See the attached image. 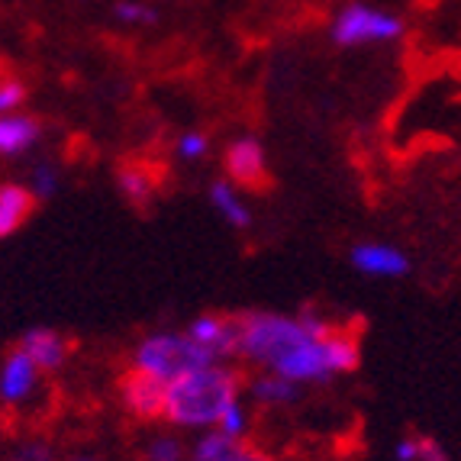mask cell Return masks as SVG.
<instances>
[{"label": "cell", "instance_id": "cell-1", "mask_svg": "<svg viewBox=\"0 0 461 461\" xmlns=\"http://www.w3.org/2000/svg\"><path fill=\"white\" fill-rule=\"evenodd\" d=\"M239 358L258 371L287 377L297 387H310L352 375L362 362V342L313 307L291 316L252 310L239 316Z\"/></svg>", "mask_w": 461, "mask_h": 461}, {"label": "cell", "instance_id": "cell-2", "mask_svg": "<svg viewBox=\"0 0 461 461\" xmlns=\"http://www.w3.org/2000/svg\"><path fill=\"white\" fill-rule=\"evenodd\" d=\"M242 377L230 362L200 365L165 384L162 420L177 432H207L216 426L226 407L242 400Z\"/></svg>", "mask_w": 461, "mask_h": 461}, {"label": "cell", "instance_id": "cell-3", "mask_svg": "<svg viewBox=\"0 0 461 461\" xmlns=\"http://www.w3.org/2000/svg\"><path fill=\"white\" fill-rule=\"evenodd\" d=\"M200 365H213V362L185 336V330L146 332V336L130 348V371L155 377V381H162V384H171L175 377L187 375V371L200 368Z\"/></svg>", "mask_w": 461, "mask_h": 461}, {"label": "cell", "instance_id": "cell-4", "mask_svg": "<svg viewBox=\"0 0 461 461\" xmlns=\"http://www.w3.org/2000/svg\"><path fill=\"white\" fill-rule=\"evenodd\" d=\"M407 23L397 14L381 7H371L362 0H352L332 16L330 36L339 49H358V46H384V42H397L403 36Z\"/></svg>", "mask_w": 461, "mask_h": 461}, {"label": "cell", "instance_id": "cell-5", "mask_svg": "<svg viewBox=\"0 0 461 461\" xmlns=\"http://www.w3.org/2000/svg\"><path fill=\"white\" fill-rule=\"evenodd\" d=\"M46 375L20 348H10L0 358V407L7 413H26L42 393Z\"/></svg>", "mask_w": 461, "mask_h": 461}, {"label": "cell", "instance_id": "cell-6", "mask_svg": "<svg viewBox=\"0 0 461 461\" xmlns=\"http://www.w3.org/2000/svg\"><path fill=\"white\" fill-rule=\"evenodd\" d=\"M185 336L210 362H230L239 355V316L200 313L185 326Z\"/></svg>", "mask_w": 461, "mask_h": 461}, {"label": "cell", "instance_id": "cell-7", "mask_svg": "<svg viewBox=\"0 0 461 461\" xmlns=\"http://www.w3.org/2000/svg\"><path fill=\"white\" fill-rule=\"evenodd\" d=\"M223 171L226 181L236 187H262L268 181V152H265V142L252 132H242V136L230 139L223 152Z\"/></svg>", "mask_w": 461, "mask_h": 461}, {"label": "cell", "instance_id": "cell-8", "mask_svg": "<svg viewBox=\"0 0 461 461\" xmlns=\"http://www.w3.org/2000/svg\"><path fill=\"white\" fill-rule=\"evenodd\" d=\"M116 400L120 410L136 423H158L165 413V384L139 371H126L116 384Z\"/></svg>", "mask_w": 461, "mask_h": 461}, {"label": "cell", "instance_id": "cell-9", "mask_svg": "<svg viewBox=\"0 0 461 461\" xmlns=\"http://www.w3.org/2000/svg\"><path fill=\"white\" fill-rule=\"evenodd\" d=\"M348 262L358 275L365 277H381V281H397V277L410 275V258L403 249L391 246V242H355L348 252Z\"/></svg>", "mask_w": 461, "mask_h": 461}, {"label": "cell", "instance_id": "cell-10", "mask_svg": "<svg viewBox=\"0 0 461 461\" xmlns=\"http://www.w3.org/2000/svg\"><path fill=\"white\" fill-rule=\"evenodd\" d=\"M16 348L36 365L42 375H59L71 358V342L52 326H32L20 336Z\"/></svg>", "mask_w": 461, "mask_h": 461}, {"label": "cell", "instance_id": "cell-11", "mask_svg": "<svg viewBox=\"0 0 461 461\" xmlns=\"http://www.w3.org/2000/svg\"><path fill=\"white\" fill-rule=\"evenodd\" d=\"M42 142V123L36 116L16 110V113H0V158H20L30 155Z\"/></svg>", "mask_w": 461, "mask_h": 461}, {"label": "cell", "instance_id": "cell-12", "mask_svg": "<svg viewBox=\"0 0 461 461\" xmlns=\"http://www.w3.org/2000/svg\"><path fill=\"white\" fill-rule=\"evenodd\" d=\"M258 448L249 446V438H230L223 432H200L187 446V461H255Z\"/></svg>", "mask_w": 461, "mask_h": 461}, {"label": "cell", "instance_id": "cell-13", "mask_svg": "<svg viewBox=\"0 0 461 461\" xmlns=\"http://www.w3.org/2000/svg\"><path fill=\"white\" fill-rule=\"evenodd\" d=\"M36 203L39 200L32 197L26 185H16V181H4L0 185V242L16 236V232L30 223Z\"/></svg>", "mask_w": 461, "mask_h": 461}, {"label": "cell", "instance_id": "cell-14", "mask_svg": "<svg viewBox=\"0 0 461 461\" xmlns=\"http://www.w3.org/2000/svg\"><path fill=\"white\" fill-rule=\"evenodd\" d=\"M300 391H303V387H297L294 381H287V377H281V375H271V371H258L246 384L249 400H252L255 407H265V410L291 407V403L300 400Z\"/></svg>", "mask_w": 461, "mask_h": 461}, {"label": "cell", "instance_id": "cell-15", "mask_svg": "<svg viewBox=\"0 0 461 461\" xmlns=\"http://www.w3.org/2000/svg\"><path fill=\"white\" fill-rule=\"evenodd\" d=\"M207 200L226 226H232V230H249V226H252V210H249L246 197H242V191H239L236 185H230L226 177H220V181H213V185L207 187Z\"/></svg>", "mask_w": 461, "mask_h": 461}, {"label": "cell", "instance_id": "cell-16", "mask_svg": "<svg viewBox=\"0 0 461 461\" xmlns=\"http://www.w3.org/2000/svg\"><path fill=\"white\" fill-rule=\"evenodd\" d=\"M116 191L123 194V200L130 207H149L158 194V177L149 165L126 162L116 171Z\"/></svg>", "mask_w": 461, "mask_h": 461}, {"label": "cell", "instance_id": "cell-17", "mask_svg": "<svg viewBox=\"0 0 461 461\" xmlns=\"http://www.w3.org/2000/svg\"><path fill=\"white\" fill-rule=\"evenodd\" d=\"M142 461H187V442L177 436V429H162L146 438Z\"/></svg>", "mask_w": 461, "mask_h": 461}, {"label": "cell", "instance_id": "cell-18", "mask_svg": "<svg viewBox=\"0 0 461 461\" xmlns=\"http://www.w3.org/2000/svg\"><path fill=\"white\" fill-rule=\"evenodd\" d=\"M4 461H59V448L46 436H23L10 446Z\"/></svg>", "mask_w": 461, "mask_h": 461}, {"label": "cell", "instance_id": "cell-19", "mask_svg": "<svg viewBox=\"0 0 461 461\" xmlns=\"http://www.w3.org/2000/svg\"><path fill=\"white\" fill-rule=\"evenodd\" d=\"M213 429L230 438H249V432H252V407H249L246 400H236L232 407L223 410V416L216 420Z\"/></svg>", "mask_w": 461, "mask_h": 461}, {"label": "cell", "instance_id": "cell-20", "mask_svg": "<svg viewBox=\"0 0 461 461\" xmlns=\"http://www.w3.org/2000/svg\"><path fill=\"white\" fill-rule=\"evenodd\" d=\"M113 20L120 26H155L158 23V10L149 0H116Z\"/></svg>", "mask_w": 461, "mask_h": 461}, {"label": "cell", "instance_id": "cell-21", "mask_svg": "<svg viewBox=\"0 0 461 461\" xmlns=\"http://www.w3.org/2000/svg\"><path fill=\"white\" fill-rule=\"evenodd\" d=\"M175 155L181 162H200L210 155V136L203 130H185L175 139Z\"/></svg>", "mask_w": 461, "mask_h": 461}, {"label": "cell", "instance_id": "cell-22", "mask_svg": "<svg viewBox=\"0 0 461 461\" xmlns=\"http://www.w3.org/2000/svg\"><path fill=\"white\" fill-rule=\"evenodd\" d=\"M30 194L36 200H49L55 197V191H59V168H55L52 162H36L30 171Z\"/></svg>", "mask_w": 461, "mask_h": 461}, {"label": "cell", "instance_id": "cell-23", "mask_svg": "<svg viewBox=\"0 0 461 461\" xmlns=\"http://www.w3.org/2000/svg\"><path fill=\"white\" fill-rule=\"evenodd\" d=\"M26 104V85L16 75H0V113H16Z\"/></svg>", "mask_w": 461, "mask_h": 461}, {"label": "cell", "instance_id": "cell-24", "mask_svg": "<svg viewBox=\"0 0 461 461\" xmlns=\"http://www.w3.org/2000/svg\"><path fill=\"white\" fill-rule=\"evenodd\" d=\"M426 436H400L397 446H393V458L397 461H420L426 452Z\"/></svg>", "mask_w": 461, "mask_h": 461}, {"label": "cell", "instance_id": "cell-25", "mask_svg": "<svg viewBox=\"0 0 461 461\" xmlns=\"http://www.w3.org/2000/svg\"><path fill=\"white\" fill-rule=\"evenodd\" d=\"M420 461H446V452H442V446H438V442H426V452H423V458Z\"/></svg>", "mask_w": 461, "mask_h": 461}, {"label": "cell", "instance_id": "cell-26", "mask_svg": "<svg viewBox=\"0 0 461 461\" xmlns=\"http://www.w3.org/2000/svg\"><path fill=\"white\" fill-rule=\"evenodd\" d=\"M255 461H281V458H275V455H268V452L258 448V452H255Z\"/></svg>", "mask_w": 461, "mask_h": 461}, {"label": "cell", "instance_id": "cell-27", "mask_svg": "<svg viewBox=\"0 0 461 461\" xmlns=\"http://www.w3.org/2000/svg\"><path fill=\"white\" fill-rule=\"evenodd\" d=\"M65 461H100L97 455H71V458H65Z\"/></svg>", "mask_w": 461, "mask_h": 461}, {"label": "cell", "instance_id": "cell-28", "mask_svg": "<svg viewBox=\"0 0 461 461\" xmlns=\"http://www.w3.org/2000/svg\"><path fill=\"white\" fill-rule=\"evenodd\" d=\"M0 461H4V455H0Z\"/></svg>", "mask_w": 461, "mask_h": 461}]
</instances>
